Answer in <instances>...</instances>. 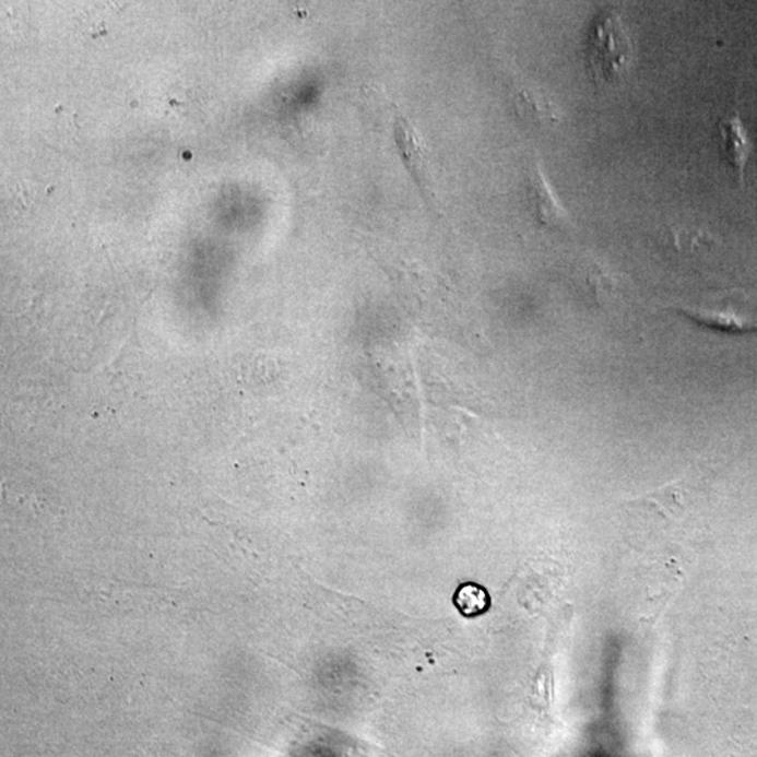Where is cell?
I'll return each mask as SVG.
<instances>
[{"instance_id":"277c9868","label":"cell","mask_w":757,"mask_h":757,"mask_svg":"<svg viewBox=\"0 0 757 757\" xmlns=\"http://www.w3.org/2000/svg\"><path fill=\"white\" fill-rule=\"evenodd\" d=\"M529 196H531L533 215L542 225L570 227V216L557 200L539 165H534L529 173Z\"/></svg>"},{"instance_id":"7a4b0ae2","label":"cell","mask_w":757,"mask_h":757,"mask_svg":"<svg viewBox=\"0 0 757 757\" xmlns=\"http://www.w3.org/2000/svg\"><path fill=\"white\" fill-rule=\"evenodd\" d=\"M682 310L710 328L729 331L757 330V299L748 295L717 296L705 305L685 306Z\"/></svg>"},{"instance_id":"6da1fadb","label":"cell","mask_w":757,"mask_h":757,"mask_svg":"<svg viewBox=\"0 0 757 757\" xmlns=\"http://www.w3.org/2000/svg\"><path fill=\"white\" fill-rule=\"evenodd\" d=\"M635 48L617 14L603 13L592 24L588 61L598 84L616 83L631 67Z\"/></svg>"},{"instance_id":"8992f818","label":"cell","mask_w":757,"mask_h":757,"mask_svg":"<svg viewBox=\"0 0 757 757\" xmlns=\"http://www.w3.org/2000/svg\"><path fill=\"white\" fill-rule=\"evenodd\" d=\"M458 603L459 607L466 615H477V613L486 611L488 596L484 589L476 586H466L460 589Z\"/></svg>"},{"instance_id":"5b68a950","label":"cell","mask_w":757,"mask_h":757,"mask_svg":"<svg viewBox=\"0 0 757 757\" xmlns=\"http://www.w3.org/2000/svg\"><path fill=\"white\" fill-rule=\"evenodd\" d=\"M720 132L722 150H724L726 161H729L742 181L744 180L746 163L749 161L754 145H752L748 131L745 130L738 111L722 118Z\"/></svg>"},{"instance_id":"3957f363","label":"cell","mask_w":757,"mask_h":757,"mask_svg":"<svg viewBox=\"0 0 757 757\" xmlns=\"http://www.w3.org/2000/svg\"><path fill=\"white\" fill-rule=\"evenodd\" d=\"M393 128L394 142L399 147L405 166L409 167L417 185L424 188L425 191L430 192L428 186V150L423 137L419 135L413 123L398 108H395L394 113Z\"/></svg>"}]
</instances>
